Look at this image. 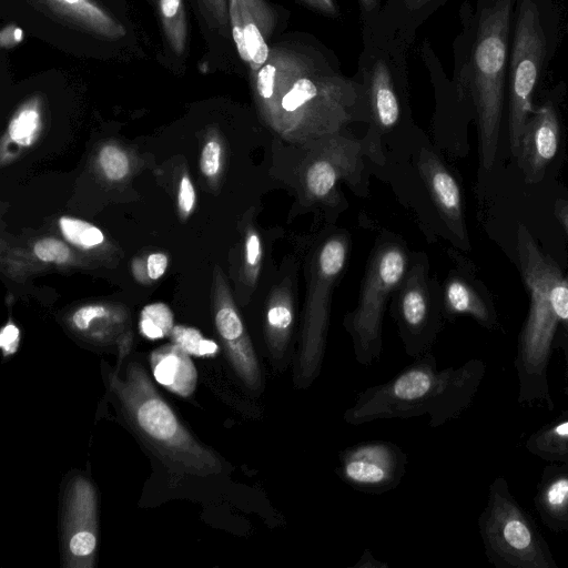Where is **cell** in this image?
<instances>
[{
    "label": "cell",
    "instance_id": "b9f144b4",
    "mask_svg": "<svg viewBox=\"0 0 568 568\" xmlns=\"http://www.w3.org/2000/svg\"><path fill=\"white\" fill-rule=\"evenodd\" d=\"M562 348H564V352H565L566 378L568 381V339L562 344Z\"/></svg>",
    "mask_w": 568,
    "mask_h": 568
},
{
    "label": "cell",
    "instance_id": "4316f807",
    "mask_svg": "<svg viewBox=\"0 0 568 568\" xmlns=\"http://www.w3.org/2000/svg\"><path fill=\"white\" fill-rule=\"evenodd\" d=\"M140 332L149 339L163 338L173 329V314L163 303L146 305L140 316Z\"/></svg>",
    "mask_w": 568,
    "mask_h": 568
},
{
    "label": "cell",
    "instance_id": "f546056e",
    "mask_svg": "<svg viewBox=\"0 0 568 568\" xmlns=\"http://www.w3.org/2000/svg\"><path fill=\"white\" fill-rule=\"evenodd\" d=\"M39 122L40 116L36 109H23L10 123L11 140L20 145H29L38 130Z\"/></svg>",
    "mask_w": 568,
    "mask_h": 568
},
{
    "label": "cell",
    "instance_id": "7c38bea8",
    "mask_svg": "<svg viewBox=\"0 0 568 568\" xmlns=\"http://www.w3.org/2000/svg\"><path fill=\"white\" fill-rule=\"evenodd\" d=\"M232 40L247 75L268 59L272 43L283 34L290 11L270 0H229Z\"/></svg>",
    "mask_w": 568,
    "mask_h": 568
},
{
    "label": "cell",
    "instance_id": "7402d4cb",
    "mask_svg": "<svg viewBox=\"0 0 568 568\" xmlns=\"http://www.w3.org/2000/svg\"><path fill=\"white\" fill-rule=\"evenodd\" d=\"M430 194L452 231L465 237L460 190L453 175L435 159L424 170Z\"/></svg>",
    "mask_w": 568,
    "mask_h": 568
},
{
    "label": "cell",
    "instance_id": "603a6c76",
    "mask_svg": "<svg viewBox=\"0 0 568 568\" xmlns=\"http://www.w3.org/2000/svg\"><path fill=\"white\" fill-rule=\"evenodd\" d=\"M197 19L201 32L212 50L236 53L232 40L229 0H187ZM237 55V54H236Z\"/></svg>",
    "mask_w": 568,
    "mask_h": 568
},
{
    "label": "cell",
    "instance_id": "ba28073f",
    "mask_svg": "<svg viewBox=\"0 0 568 568\" xmlns=\"http://www.w3.org/2000/svg\"><path fill=\"white\" fill-rule=\"evenodd\" d=\"M346 242L336 236L320 248L311 270L297 348L292 364V385L308 389L318 378L325 357L333 286L346 260Z\"/></svg>",
    "mask_w": 568,
    "mask_h": 568
},
{
    "label": "cell",
    "instance_id": "f35d334b",
    "mask_svg": "<svg viewBox=\"0 0 568 568\" xmlns=\"http://www.w3.org/2000/svg\"><path fill=\"white\" fill-rule=\"evenodd\" d=\"M303 6L331 18H336L339 10L335 0H296Z\"/></svg>",
    "mask_w": 568,
    "mask_h": 568
},
{
    "label": "cell",
    "instance_id": "5b68a950",
    "mask_svg": "<svg viewBox=\"0 0 568 568\" xmlns=\"http://www.w3.org/2000/svg\"><path fill=\"white\" fill-rule=\"evenodd\" d=\"M555 0H515L508 60L507 126L516 158L520 136L561 37Z\"/></svg>",
    "mask_w": 568,
    "mask_h": 568
},
{
    "label": "cell",
    "instance_id": "836d02e7",
    "mask_svg": "<svg viewBox=\"0 0 568 568\" xmlns=\"http://www.w3.org/2000/svg\"><path fill=\"white\" fill-rule=\"evenodd\" d=\"M221 145L216 141H209L202 150L200 168L207 176L215 175L220 170Z\"/></svg>",
    "mask_w": 568,
    "mask_h": 568
},
{
    "label": "cell",
    "instance_id": "277c9868",
    "mask_svg": "<svg viewBox=\"0 0 568 568\" xmlns=\"http://www.w3.org/2000/svg\"><path fill=\"white\" fill-rule=\"evenodd\" d=\"M516 247L530 296L515 361L519 379L518 402H545L552 408L547 367L558 326L568 332V278L539 248L523 224L517 229Z\"/></svg>",
    "mask_w": 568,
    "mask_h": 568
},
{
    "label": "cell",
    "instance_id": "d6a6232c",
    "mask_svg": "<svg viewBox=\"0 0 568 568\" xmlns=\"http://www.w3.org/2000/svg\"><path fill=\"white\" fill-rule=\"evenodd\" d=\"M262 260V244L260 236L256 232L252 231L247 233L245 240V264L247 268V275L251 282H254L257 277L260 265Z\"/></svg>",
    "mask_w": 568,
    "mask_h": 568
},
{
    "label": "cell",
    "instance_id": "83f0119b",
    "mask_svg": "<svg viewBox=\"0 0 568 568\" xmlns=\"http://www.w3.org/2000/svg\"><path fill=\"white\" fill-rule=\"evenodd\" d=\"M59 225L63 236L77 246L91 248L104 241L100 229L82 220L63 216L60 217Z\"/></svg>",
    "mask_w": 568,
    "mask_h": 568
},
{
    "label": "cell",
    "instance_id": "7bdbcfd3",
    "mask_svg": "<svg viewBox=\"0 0 568 568\" xmlns=\"http://www.w3.org/2000/svg\"><path fill=\"white\" fill-rule=\"evenodd\" d=\"M567 32H568V24H567Z\"/></svg>",
    "mask_w": 568,
    "mask_h": 568
},
{
    "label": "cell",
    "instance_id": "e575fe53",
    "mask_svg": "<svg viewBox=\"0 0 568 568\" xmlns=\"http://www.w3.org/2000/svg\"><path fill=\"white\" fill-rule=\"evenodd\" d=\"M108 315V311L102 305H87L74 312L72 324L79 331H87L93 321Z\"/></svg>",
    "mask_w": 568,
    "mask_h": 568
},
{
    "label": "cell",
    "instance_id": "cb8c5ba5",
    "mask_svg": "<svg viewBox=\"0 0 568 568\" xmlns=\"http://www.w3.org/2000/svg\"><path fill=\"white\" fill-rule=\"evenodd\" d=\"M525 448L548 463H568V409L535 430Z\"/></svg>",
    "mask_w": 568,
    "mask_h": 568
},
{
    "label": "cell",
    "instance_id": "4fadbf2b",
    "mask_svg": "<svg viewBox=\"0 0 568 568\" xmlns=\"http://www.w3.org/2000/svg\"><path fill=\"white\" fill-rule=\"evenodd\" d=\"M406 455L390 442L358 443L339 455V475L356 489L382 493L394 488L405 474Z\"/></svg>",
    "mask_w": 568,
    "mask_h": 568
},
{
    "label": "cell",
    "instance_id": "74e56055",
    "mask_svg": "<svg viewBox=\"0 0 568 568\" xmlns=\"http://www.w3.org/2000/svg\"><path fill=\"white\" fill-rule=\"evenodd\" d=\"M361 24H372L382 9V0H357Z\"/></svg>",
    "mask_w": 568,
    "mask_h": 568
},
{
    "label": "cell",
    "instance_id": "2e32d148",
    "mask_svg": "<svg viewBox=\"0 0 568 568\" xmlns=\"http://www.w3.org/2000/svg\"><path fill=\"white\" fill-rule=\"evenodd\" d=\"M215 326L223 341L230 365L239 379L253 394L263 393L265 378L261 362L230 298H225L217 308Z\"/></svg>",
    "mask_w": 568,
    "mask_h": 568
},
{
    "label": "cell",
    "instance_id": "d590c367",
    "mask_svg": "<svg viewBox=\"0 0 568 568\" xmlns=\"http://www.w3.org/2000/svg\"><path fill=\"white\" fill-rule=\"evenodd\" d=\"M19 342V328L12 323H8L7 325H4L0 332V346L3 356L14 354L18 351Z\"/></svg>",
    "mask_w": 568,
    "mask_h": 568
},
{
    "label": "cell",
    "instance_id": "ab89813d",
    "mask_svg": "<svg viewBox=\"0 0 568 568\" xmlns=\"http://www.w3.org/2000/svg\"><path fill=\"white\" fill-rule=\"evenodd\" d=\"M168 266V257L163 253H153L149 255L146 262L148 275L151 280L160 278Z\"/></svg>",
    "mask_w": 568,
    "mask_h": 568
},
{
    "label": "cell",
    "instance_id": "4dcf8cb0",
    "mask_svg": "<svg viewBox=\"0 0 568 568\" xmlns=\"http://www.w3.org/2000/svg\"><path fill=\"white\" fill-rule=\"evenodd\" d=\"M99 163L110 180H121L129 171V160L124 152L113 145H106L99 153Z\"/></svg>",
    "mask_w": 568,
    "mask_h": 568
},
{
    "label": "cell",
    "instance_id": "6da1fadb",
    "mask_svg": "<svg viewBox=\"0 0 568 568\" xmlns=\"http://www.w3.org/2000/svg\"><path fill=\"white\" fill-rule=\"evenodd\" d=\"M248 81L262 119L290 141L332 135L369 114L357 75L346 77L334 52L308 33L280 36Z\"/></svg>",
    "mask_w": 568,
    "mask_h": 568
},
{
    "label": "cell",
    "instance_id": "8fae6325",
    "mask_svg": "<svg viewBox=\"0 0 568 568\" xmlns=\"http://www.w3.org/2000/svg\"><path fill=\"white\" fill-rule=\"evenodd\" d=\"M44 24L89 44L114 47L132 40L123 0H24Z\"/></svg>",
    "mask_w": 568,
    "mask_h": 568
},
{
    "label": "cell",
    "instance_id": "1f68e13d",
    "mask_svg": "<svg viewBox=\"0 0 568 568\" xmlns=\"http://www.w3.org/2000/svg\"><path fill=\"white\" fill-rule=\"evenodd\" d=\"M33 251L36 256L50 263H64L70 257L69 247L60 240L47 237L38 241Z\"/></svg>",
    "mask_w": 568,
    "mask_h": 568
},
{
    "label": "cell",
    "instance_id": "60d3db41",
    "mask_svg": "<svg viewBox=\"0 0 568 568\" xmlns=\"http://www.w3.org/2000/svg\"><path fill=\"white\" fill-rule=\"evenodd\" d=\"M554 213L568 235V201L558 199L554 205Z\"/></svg>",
    "mask_w": 568,
    "mask_h": 568
},
{
    "label": "cell",
    "instance_id": "9a60e30c",
    "mask_svg": "<svg viewBox=\"0 0 568 568\" xmlns=\"http://www.w3.org/2000/svg\"><path fill=\"white\" fill-rule=\"evenodd\" d=\"M97 497L92 485L78 478L69 490L64 516V559L68 567H91L97 549Z\"/></svg>",
    "mask_w": 568,
    "mask_h": 568
},
{
    "label": "cell",
    "instance_id": "8d00e7d4",
    "mask_svg": "<svg viewBox=\"0 0 568 568\" xmlns=\"http://www.w3.org/2000/svg\"><path fill=\"white\" fill-rule=\"evenodd\" d=\"M195 202V192L190 179L185 175L182 178L179 190L180 210L187 214L193 209Z\"/></svg>",
    "mask_w": 568,
    "mask_h": 568
},
{
    "label": "cell",
    "instance_id": "8992f818",
    "mask_svg": "<svg viewBox=\"0 0 568 568\" xmlns=\"http://www.w3.org/2000/svg\"><path fill=\"white\" fill-rule=\"evenodd\" d=\"M111 385L134 425L161 453L193 473L220 470L221 464L215 455L200 445L181 425L140 365L132 363L125 378L113 376Z\"/></svg>",
    "mask_w": 568,
    "mask_h": 568
},
{
    "label": "cell",
    "instance_id": "ac0fdd59",
    "mask_svg": "<svg viewBox=\"0 0 568 568\" xmlns=\"http://www.w3.org/2000/svg\"><path fill=\"white\" fill-rule=\"evenodd\" d=\"M187 0H151L160 28L165 60L176 73L184 72L190 53Z\"/></svg>",
    "mask_w": 568,
    "mask_h": 568
},
{
    "label": "cell",
    "instance_id": "d4e9b609",
    "mask_svg": "<svg viewBox=\"0 0 568 568\" xmlns=\"http://www.w3.org/2000/svg\"><path fill=\"white\" fill-rule=\"evenodd\" d=\"M445 301L450 313L470 315L486 325L491 322L490 312L484 301L463 281L453 280L447 284Z\"/></svg>",
    "mask_w": 568,
    "mask_h": 568
},
{
    "label": "cell",
    "instance_id": "3957f363",
    "mask_svg": "<svg viewBox=\"0 0 568 568\" xmlns=\"http://www.w3.org/2000/svg\"><path fill=\"white\" fill-rule=\"evenodd\" d=\"M485 371L479 359L438 369L435 357L424 354L393 378L358 393L343 420L359 426L379 419L427 416L432 427H439L469 406Z\"/></svg>",
    "mask_w": 568,
    "mask_h": 568
},
{
    "label": "cell",
    "instance_id": "e0dca14e",
    "mask_svg": "<svg viewBox=\"0 0 568 568\" xmlns=\"http://www.w3.org/2000/svg\"><path fill=\"white\" fill-rule=\"evenodd\" d=\"M295 305L290 285L274 288L266 304L263 337L265 354L273 372L278 375L292 367L295 349Z\"/></svg>",
    "mask_w": 568,
    "mask_h": 568
},
{
    "label": "cell",
    "instance_id": "5bb4252c",
    "mask_svg": "<svg viewBox=\"0 0 568 568\" xmlns=\"http://www.w3.org/2000/svg\"><path fill=\"white\" fill-rule=\"evenodd\" d=\"M560 142V122L556 99L549 95L535 106L524 126L516 155L527 183H538L556 156Z\"/></svg>",
    "mask_w": 568,
    "mask_h": 568
},
{
    "label": "cell",
    "instance_id": "484cf974",
    "mask_svg": "<svg viewBox=\"0 0 568 568\" xmlns=\"http://www.w3.org/2000/svg\"><path fill=\"white\" fill-rule=\"evenodd\" d=\"M337 165L329 159L320 158L313 161L305 172V186L315 199H324L334 189L338 178Z\"/></svg>",
    "mask_w": 568,
    "mask_h": 568
},
{
    "label": "cell",
    "instance_id": "30bf717a",
    "mask_svg": "<svg viewBox=\"0 0 568 568\" xmlns=\"http://www.w3.org/2000/svg\"><path fill=\"white\" fill-rule=\"evenodd\" d=\"M406 257L398 247L390 246L379 252L369 267L356 310L344 321L355 358L361 365H372L381 356L383 313L390 293L404 275Z\"/></svg>",
    "mask_w": 568,
    "mask_h": 568
},
{
    "label": "cell",
    "instance_id": "7a4b0ae2",
    "mask_svg": "<svg viewBox=\"0 0 568 568\" xmlns=\"http://www.w3.org/2000/svg\"><path fill=\"white\" fill-rule=\"evenodd\" d=\"M515 0L466 1L453 42V83L476 116L484 169L495 163L508 93V60Z\"/></svg>",
    "mask_w": 568,
    "mask_h": 568
},
{
    "label": "cell",
    "instance_id": "52a82bcc",
    "mask_svg": "<svg viewBox=\"0 0 568 568\" xmlns=\"http://www.w3.org/2000/svg\"><path fill=\"white\" fill-rule=\"evenodd\" d=\"M478 526L488 560L498 568H557L534 520L503 477L494 479Z\"/></svg>",
    "mask_w": 568,
    "mask_h": 568
},
{
    "label": "cell",
    "instance_id": "f1b7e54d",
    "mask_svg": "<svg viewBox=\"0 0 568 568\" xmlns=\"http://www.w3.org/2000/svg\"><path fill=\"white\" fill-rule=\"evenodd\" d=\"M173 344L180 346L189 355L197 357L214 356L219 346L215 342L205 339L200 331L193 327L178 325L171 331Z\"/></svg>",
    "mask_w": 568,
    "mask_h": 568
},
{
    "label": "cell",
    "instance_id": "9c48e42d",
    "mask_svg": "<svg viewBox=\"0 0 568 568\" xmlns=\"http://www.w3.org/2000/svg\"><path fill=\"white\" fill-rule=\"evenodd\" d=\"M361 30L363 48L356 75L375 123L382 129H390L398 123L403 111L409 47L400 38L381 32L371 24H362Z\"/></svg>",
    "mask_w": 568,
    "mask_h": 568
},
{
    "label": "cell",
    "instance_id": "d6986e66",
    "mask_svg": "<svg viewBox=\"0 0 568 568\" xmlns=\"http://www.w3.org/2000/svg\"><path fill=\"white\" fill-rule=\"evenodd\" d=\"M534 503L546 527L555 532L568 531V463L545 467Z\"/></svg>",
    "mask_w": 568,
    "mask_h": 568
},
{
    "label": "cell",
    "instance_id": "44dd1931",
    "mask_svg": "<svg viewBox=\"0 0 568 568\" xmlns=\"http://www.w3.org/2000/svg\"><path fill=\"white\" fill-rule=\"evenodd\" d=\"M150 364L155 381L172 393L187 397L197 381L196 368L190 355L180 346L164 345L151 353Z\"/></svg>",
    "mask_w": 568,
    "mask_h": 568
},
{
    "label": "cell",
    "instance_id": "ffe728a7",
    "mask_svg": "<svg viewBox=\"0 0 568 568\" xmlns=\"http://www.w3.org/2000/svg\"><path fill=\"white\" fill-rule=\"evenodd\" d=\"M449 0H386L374 23L381 32L400 38L410 47L422 24Z\"/></svg>",
    "mask_w": 568,
    "mask_h": 568
}]
</instances>
